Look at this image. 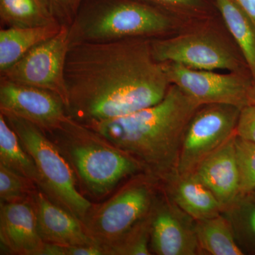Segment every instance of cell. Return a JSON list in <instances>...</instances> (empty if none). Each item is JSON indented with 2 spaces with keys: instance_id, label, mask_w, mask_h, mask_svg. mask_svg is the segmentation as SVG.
Here are the masks:
<instances>
[{
  "instance_id": "obj_2",
  "label": "cell",
  "mask_w": 255,
  "mask_h": 255,
  "mask_svg": "<svg viewBox=\"0 0 255 255\" xmlns=\"http://www.w3.org/2000/svg\"><path fill=\"white\" fill-rule=\"evenodd\" d=\"M201 106L171 85L155 105L86 127L133 157L145 174L164 182L176 174L184 132Z\"/></svg>"
},
{
  "instance_id": "obj_3",
  "label": "cell",
  "mask_w": 255,
  "mask_h": 255,
  "mask_svg": "<svg viewBox=\"0 0 255 255\" xmlns=\"http://www.w3.org/2000/svg\"><path fill=\"white\" fill-rule=\"evenodd\" d=\"M46 133L71 166L80 191L92 197L102 199L124 179L145 173L131 156L69 117L58 128Z\"/></svg>"
},
{
  "instance_id": "obj_23",
  "label": "cell",
  "mask_w": 255,
  "mask_h": 255,
  "mask_svg": "<svg viewBox=\"0 0 255 255\" xmlns=\"http://www.w3.org/2000/svg\"><path fill=\"white\" fill-rule=\"evenodd\" d=\"M151 214L121 241L109 248L107 255H152L150 249Z\"/></svg>"
},
{
  "instance_id": "obj_26",
  "label": "cell",
  "mask_w": 255,
  "mask_h": 255,
  "mask_svg": "<svg viewBox=\"0 0 255 255\" xmlns=\"http://www.w3.org/2000/svg\"><path fill=\"white\" fill-rule=\"evenodd\" d=\"M48 9L61 26L70 27L85 0H43Z\"/></svg>"
},
{
  "instance_id": "obj_22",
  "label": "cell",
  "mask_w": 255,
  "mask_h": 255,
  "mask_svg": "<svg viewBox=\"0 0 255 255\" xmlns=\"http://www.w3.org/2000/svg\"><path fill=\"white\" fill-rule=\"evenodd\" d=\"M222 214L244 255H255V191L238 196Z\"/></svg>"
},
{
  "instance_id": "obj_25",
  "label": "cell",
  "mask_w": 255,
  "mask_h": 255,
  "mask_svg": "<svg viewBox=\"0 0 255 255\" xmlns=\"http://www.w3.org/2000/svg\"><path fill=\"white\" fill-rule=\"evenodd\" d=\"M240 175L241 195L255 190V143L235 137Z\"/></svg>"
},
{
  "instance_id": "obj_4",
  "label": "cell",
  "mask_w": 255,
  "mask_h": 255,
  "mask_svg": "<svg viewBox=\"0 0 255 255\" xmlns=\"http://www.w3.org/2000/svg\"><path fill=\"white\" fill-rule=\"evenodd\" d=\"M170 19L138 0H85L69 27L70 46L108 43L158 36L169 31Z\"/></svg>"
},
{
  "instance_id": "obj_14",
  "label": "cell",
  "mask_w": 255,
  "mask_h": 255,
  "mask_svg": "<svg viewBox=\"0 0 255 255\" xmlns=\"http://www.w3.org/2000/svg\"><path fill=\"white\" fill-rule=\"evenodd\" d=\"M31 200L38 231L45 243L65 247L98 245L87 235L80 219L52 201L41 189L33 193Z\"/></svg>"
},
{
  "instance_id": "obj_10",
  "label": "cell",
  "mask_w": 255,
  "mask_h": 255,
  "mask_svg": "<svg viewBox=\"0 0 255 255\" xmlns=\"http://www.w3.org/2000/svg\"><path fill=\"white\" fill-rule=\"evenodd\" d=\"M151 50L154 59L160 63H177L209 71L238 68L237 60L223 43L202 33L151 40Z\"/></svg>"
},
{
  "instance_id": "obj_1",
  "label": "cell",
  "mask_w": 255,
  "mask_h": 255,
  "mask_svg": "<svg viewBox=\"0 0 255 255\" xmlns=\"http://www.w3.org/2000/svg\"><path fill=\"white\" fill-rule=\"evenodd\" d=\"M65 80L67 115L85 126L155 105L171 85L147 38L70 45Z\"/></svg>"
},
{
  "instance_id": "obj_20",
  "label": "cell",
  "mask_w": 255,
  "mask_h": 255,
  "mask_svg": "<svg viewBox=\"0 0 255 255\" xmlns=\"http://www.w3.org/2000/svg\"><path fill=\"white\" fill-rule=\"evenodd\" d=\"M0 164L36 184L38 189L41 179L34 162L23 147L19 137L0 114Z\"/></svg>"
},
{
  "instance_id": "obj_8",
  "label": "cell",
  "mask_w": 255,
  "mask_h": 255,
  "mask_svg": "<svg viewBox=\"0 0 255 255\" xmlns=\"http://www.w3.org/2000/svg\"><path fill=\"white\" fill-rule=\"evenodd\" d=\"M69 28L30 50L14 65L0 73V79L37 87L60 96L67 105L65 68L70 42Z\"/></svg>"
},
{
  "instance_id": "obj_6",
  "label": "cell",
  "mask_w": 255,
  "mask_h": 255,
  "mask_svg": "<svg viewBox=\"0 0 255 255\" xmlns=\"http://www.w3.org/2000/svg\"><path fill=\"white\" fill-rule=\"evenodd\" d=\"M4 117L34 162L41 179L39 189L82 222L92 204L80 191L75 172L59 149L34 124L14 116Z\"/></svg>"
},
{
  "instance_id": "obj_17",
  "label": "cell",
  "mask_w": 255,
  "mask_h": 255,
  "mask_svg": "<svg viewBox=\"0 0 255 255\" xmlns=\"http://www.w3.org/2000/svg\"><path fill=\"white\" fill-rule=\"evenodd\" d=\"M60 25L39 27H5L0 31V73L14 65L30 50L54 36Z\"/></svg>"
},
{
  "instance_id": "obj_12",
  "label": "cell",
  "mask_w": 255,
  "mask_h": 255,
  "mask_svg": "<svg viewBox=\"0 0 255 255\" xmlns=\"http://www.w3.org/2000/svg\"><path fill=\"white\" fill-rule=\"evenodd\" d=\"M150 249L157 255H196L201 253L195 221L165 194L155 201L151 214Z\"/></svg>"
},
{
  "instance_id": "obj_11",
  "label": "cell",
  "mask_w": 255,
  "mask_h": 255,
  "mask_svg": "<svg viewBox=\"0 0 255 255\" xmlns=\"http://www.w3.org/2000/svg\"><path fill=\"white\" fill-rule=\"evenodd\" d=\"M0 113L28 121L49 132L68 119L63 99L53 92L0 79Z\"/></svg>"
},
{
  "instance_id": "obj_30",
  "label": "cell",
  "mask_w": 255,
  "mask_h": 255,
  "mask_svg": "<svg viewBox=\"0 0 255 255\" xmlns=\"http://www.w3.org/2000/svg\"><path fill=\"white\" fill-rule=\"evenodd\" d=\"M249 105H255V87H252L250 92Z\"/></svg>"
},
{
  "instance_id": "obj_28",
  "label": "cell",
  "mask_w": 255,
  "mask_h": 255,
  "mask_svg": "<svg viewBox=\"0 0 255 255\" xmlns=\"http://www.w3.org/2000/svg\"><path fill=\"white\" fill-rule=\"evenodd\" d=\"M138 1L150 6H152V4H155L165 6H177V7H193L199 4V0H138Z\"/></svg>"
},
{
  "instance_id": "obj_27",
  "label": "cell",
  "mask_w": 255,
  "mask_h": 255,
  "mask_svg": "<svg viewBox=\"0 0 255 255\" xmlns=\"http://www.w3.org/2000/svg\"><path fill=\"white\" fill-rule=\"evenodd\" d=\"M236 135L255 143V105H248L240 112Z\"/></svg>"
},
{
  "instance_id": "obj_9",
  "label": "cell",
  "mask_w": 255,
  "mask_h": 255,
  "mask_svg": "<svg viewBox=\"0 0 255 255\" xmlns=\"http://www.w3.org/2000/svg\"><path fill=\"white\" fill-rule=\"evenodd\" d=\"M162 64L171 85L179 87L201 106L223 104L242 110L249 105L252 87L237 74L194 70L173 63Z\"/></svg>"
},
{
  "instance_id": "obj_29",
  "label": "cell",
  "mask_w": 255,
  "mask_h": 255,
  "mask_svg": "<svg viewBox=\"0 0 255 255\" xmlns=\"http://www.w3.org/2000/svg\"><path fill=\"white\" fill-rule=\"evenodd\" d=\"M255 27V0H234Z\"/></svg>"
},
{
  "instance_id": "obj_19",
  "label": "cell",
  "mask_w": 255,
  "mask_h": 255,
  "mask_svg": "<svg viewBox=\"0 0 255 255\" xmlns=\"http://www.w3.org/2000/svg\"><path fill=\"white\" fill-rule=\"evenodd\" d=\"M0 20L4 27L60 25L43 0H0Z\"/></svg>"
},
{
  "instance_id": "obj_5",
  "label": "cell",
  "mask_w": 255,
  "mask_h": 255,
  "mask_svg": "<svg viewBox=\"0 0 255 255\" xmlns=\"http://www.w3.org/2000/svg\"><path fill=\"white\" fill-rule=\"evenodd\" d=\"M158 182L148 174L130 178L105 202L92 204L82 221L87 235L107 251L152 213Z\"/></svg>"
},
{
  "instance_id": "obj_15",
  "label": "cell",
  "mask_w": 255,
  "mask_h": 255,
  "mask_svg": "<svg viewBox=\"0 0 255 255\" xmlns=\"http://www.w3.org/2000/svg\"><path fill=\"white\" fill-rule=\"evenodd\" d=\"M235 137L236 134L204 159L193 173L214 194L223 210L241 195Z\"/></svg>"
},
{
  "instance_id": "obj_24",
  "label": "cell",
  "mask_w": 255,
  "mask_h": 255,
  "mask_svg": "<svg viewBox=\"0 0 255 255\" xmlns=\"http://www.w3.org/2000/svg\"><path fill=\"white\" fill-rule=\"evenodd\" d=\"M38 189L27 178L0 164V201L2 203L27 200Z\"/></svg>"
},
{
  "instance_id": "obj_16",
  "label": "cell",
  "mask_w": 255,
  "mask_h": 255,
  "mask_svg": "<svg viewBox=\"0 0 255 255\" xmlns=\"http://www.w3.org/2000/svg\"><path fill=\"white\" fill-rule=\"evenodd\" d=\"M165 193L183 212L194 221L222 214L223 207L214 194L194 175H174L164 182Z\"/></svg>"
},
{
  "instance_id": "obj_13",
  "label": "cell",
  "mask_w": 255,
  "mask_h": 255,
  "mask_svg": "<svg viewBox=\"0 0 255 255\" xmlns=\"http://www.w3.org/2000/svg\"><path fill=\"white\" fill-rule=\"evenodd\" d=\"M0 243L1 249L9 255H41L46 243L38 231L31 197L0 202Z\"/></svg>"
},
{
  "instance_id": "obj_21",
  "label": "cell",
  "mask_w": 255,
  "mask_h": 255,
  "mask_svg": "<svg viewBox=\"0 0 255 255\" xmlns=\"http://www.w3.org/2000/svg\"><path fill=\"white\" fill-rule=\"evenodd\" d=\"M226 26L255 78V27L234 0H216Z\"/></svg>"
},
{
  "instance_id": "obj_31",
  "label": "cell",
  "mask_w": 255,
  "mask_h": 255,
  "mask_svg": "<svg viewBox=\"0 0 255 255\" xmlns=\"http://www.w3.org/2000/svg\"><path fill=\"white\" fill-rule=\"evenodd\" d=\"M254 191H255V190Z\"/></svg>"
},
{
  "instance_id": "obj_7",
  "label": "cell",
  "mask_w": 255,
  "mask_h": 255,
  "mask_svg": "<svg viewBox=\"0 0 255 255\" xmlns=\"http://www.w3.org/2000/svg\"><path fill=\"white\" fill-rule=\"evenodd\" d=\"M241 110L223 104L201 106L184 132L175 175L194 173L204 159L232 137Z\"/></svg>"
},
{
  "instance_id": "obj_18",
  "label": "cell",
  "mask_w": 255,
  "mask_h": 255,
  "mask_svg": "<svg viewBox=\"0 0 255 255\" xmlns=\"http://www.w3.org/2000/svg\"><path fill=\"white\" fill-rule=\"evenodd\" d=\"M195 231L201 251L211 255H243L231 223L223 214L195 221Z\"/></svg>"
}]
</instances>
